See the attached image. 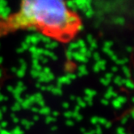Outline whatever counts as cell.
Segmentation results:
<instances>
[{
	"label": "cell",
	"instance_id": "obj_1",
	"mask_svg": "<svg viewBox=\"0 0 134 134\" xmlns=\"http://www.w3.org/2000/svg\"><path fill=\"white\" fill-rule=\"evenodd\" d=\"M82 27L77 12L59 0H24L17 10L0 17V39L33 30L62 44L74 40Z\"/></svg>",
	"mask_w": 134,
	"mask_h": 134
}]
</instances>
